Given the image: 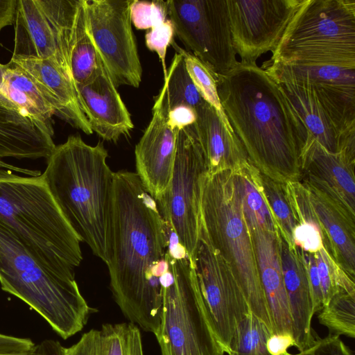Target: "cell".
<instances>
[{
  "label": "cell",
  "mask_w": 355,
  "mask_h": 355,
  "mask_svg": "<svg viewBox=\"0 0 355 355\" xmlns=\"http://www.w3.org/2000/svg\"><path fill=\"white\" fill-rule=\"evenodd\" d=\"M166 249L165 222L155 200L136 173L115 172L106 263L110 289L125 318L155 336L160 323Z\"/></svg>",
  "instance_id": "6da1fadb"
},
{
  "label": "cell",
  "mask_w": 355,
  "mask_h": 355,
  "mask_svg": "<svg viewBox=\"0 0 355 355\" xmlns=\"http://www.w3.org/2000/svg\"><path fill=\"white\" fill-rule=\"evenodd\" d=\"M220 102L249 162L282 183L301 179L309 133L279 85L256 63L215 74Z\"/></svg>",
  "instance_id": "7a4b0ae2"
},
{
  "label": "cell",
  "mask_w": 355,
  "mask_h": 355,
  "mask_svg": "<svg viewBox=\"0 0 355 355\" xmlns=\"http://www.w3.org/2000/svg\"><path fill=\"white\" fill-rule=\"evenodd\" d=\"M103 143L86 144L70 135L55 146L42 174L59 209L81 242L107 263L110 232L114 174Z\"/></svg>",
  "instance_id": "3957f363"
},
{
  "label": "cell",
  "mask_w": 355,
  "mask_h": 355,
  "mask_svg": "<svg viewBox=\"0 0 355 355\" xmlns=\"http://www.w3.org/2000/svg\"><path fill=\"white\" fill-rule=\"evenodd\" d=\"M0 223L46 269L75 279L81 242L51 194L42 174L31 177L0 169Z\"/></svg>",
  "instance_id": "277c9868"
},
{
  "label": "cell",
  "mask_w": 355,
  "mask_h": 355,
  "mask_svg": "<svg viewBox=\"0 0 355 355\" xmlns=\"http://www.w3.org/2000/svg\"><path fill=\"white\" fill-rule=\"evenodd\" d=\"M242 193L239 169L207 173L202 194L201 220L211 245L230 267L251 312L272 331L253 243L243 216Z\"/></svg>",
  "instance_id": "5b68a950"
},
{
  "label": "cell",
  "mask_w": 355,
  "mask_h": 355,
  "mask_svg": "<svg viewBox=\"0 0 355 355\" xmlns=\"http://www.w3.org/2000/svg\"><path fill=\"white\" fill-rule=\"evenodd\" d=\"M0 284L3 291L40 314L64 340L80 331L97 311L88 305L75 279L46 269L1 223Z\"/></svg>",
  "instance_id": "8992f818"
},
{
  "label": "cell",
  "mask_w": 355,
  "mask_h": 355,
  "mask_svg": "<svg viewBox=\"0 0 355 355\" xmlns=\"http://www.w3.org/2000/svg\"><path fill=\"white\" fill-rule=\"evenodd\" d=\"M166 270L162 278L161 355H225L202 301L194 263L168 224Z\"/></svg>",
  "instance_id": "52a82bcc"
},
{
  "label": "cell",
  "mask_w": 355,
  "mask_h": 355,
  "mask_svg": "<svg viewBox=\"0 0 355 355\" xmlns=\"http://www.w3.org/2000/svg\"><path fill=\"white\" fill-rule=\"evenodd\" d=\"M270 61L355 69V0H304Z\"/></svg>",
  "instance_id": "ba28073f"
},
{
  "label": "cell",
  "mask_w": 355,
  "mask_h": 355,
  "mask_svg": "<svg viewBox=\"0 0 355 355\" xmlns=\"http://www.w3.org/2000/svg\"><path fill=\"white\" fill-rule=\"evenodd\" d=\"M207 173L194 125L178 130L172 178L155 201L163 219L170 224L193 261L199 239L202 194Z\"/></svg>",
  "instance_id": "9c48e42d"
},
{
  "label": "cell",
  "mask_w": 355,
  "mask_h": 355,
  "mask_svg": "<svg viewBox=\"0 0 355 355\" xmlns=\"http://www.w3.org/2000/svg\"><path fill=\"white\" fill-rule=\"evenodd\" d=\"M168 16L175 35L214 73L223 74L238 63L227 0H168Z\"/></svg>",
  "instance_id": "30bf717a"
},
{
  "label": "cell",
  "mask_w": 355,
  "mask_h": 355,
  "mask_svg": "<svg viewBox=\"0 0 355 355\" xmlns=\"http://www.w3.org/2000/svg\"><path fill=\"white\" fill-rule=\"evenodd\" d=\"M193 263L210 324L229 355L237 326L252 312L230 267L211 245L202 220Z\"/></svg>",
  "instance_id": "8fae6325"
},
{
  "label": "cell",
  "mask_w": 355,
  "mask_h": 355,
  "mask_svg": "<svg viewBox=\"0 0 355 355\" xmlns=\"http://www.w3.org/2000/svg\"><path fill=\"white\" fill-rule=\"evenodd\" d=\"M84 1L89 33L114 85L139 87L142 67L132 28V0Z\"/></svg>",
  "instance_id": "7c38bea8"
},
{
  "label": "cell",
  "mask_w": 355,
  "mask_h": 355,
  "mask_svg": "<svg viewBox=\"0 0 355 355\" xmlns=\"http://www.w3.org/2000/svg\"><path fill=\"white\" fill-rule=\"evenodd\" d=\"M304 0H227L234 49L241 61L256 63L273 52Z\"/></svg>",
  "instance_id": "4fadbf2b"
},
{
  "label": "cell",
  "mask_w": 355,
  "mask_h": 355,
  "mask_svg": "<svg viewBox=\"0 0 355 355\" xmlns=\"http://www.w3.org/2000/svg\"><path fill=\"white\" fill-rule=\"evenodd\" d=\"M264 69L273 79L306 88L337 123L355 131V69L270 61Z\"/></svg>",
  "instance_id": "5bb4252c"
},
{
  "label": "cell",
  "mask_w": 355,
  "mask_h": 355,
  "mask_svg": "<svg viewBox=\"0 0 355 355\" xmlns=\"http://www.w3.org/2000/svg\"><path fill=\"white\" fill-rule=\"evenodd\" d=\"M152 118L135 146L137 174L156 200L172 178L176 150L177 131L168 123L166 83L156 97Z\"/></svg>",
  "instance_id": "9a60e30c"
},
{
  "label": "cell",
  "mask_w": 355,
  "mask_h": 355,
  "mask_svg": "<svg viewBox=\"0 0 355 355\" xmlns=\"http://www.w3.org/2000/svg\"><path fill=\"white\" fill-rule=\"evenodd\" d=\"M354 166L309 135L300 155V182L320 191L355 218Z\"/></svg>",
  "instance_id": "2e32d148"
},
{
  "label": "cell",
  "mask_w": 355,
  "mask_h": 355,
  "mask_svg": "<svg viewBox=\"0 0 355 355\" xmlns=\"http://www.w3.org/2000/svg\"><path fill=\"white\" fill-rule=\"evenodd\" d=\"M76 92L93 132L113 142L130 136L134 128L130 114L101 59L98 71L85 83L76 85Z\"/></svg>",
  "instance_id": "e0dca14e"
},
{
  "label": "cell",
  "mask_w": 355,
  "mask_h": 355,
  "mask_svg": "<svg viewBox=\"0 0 355 355\" xmlns=\"http://www.w3.org/2000/svg\"><path fill=\"white\" fill-rule=\"evenodd\" d=\"M253 243L259 279L268 306L272 334L293 336L292 322L281 267L279 231L246 224Z\"/></svg>",
  "instance_id": "ac0fdd59"
},
{
  "label": "cell",
  "mask_w": 355,
  "mask_h": 355,
  "mask_svg": "<svg viewBox=\"0 0 355 355\" xmlns=\"http://www.w3.org/2000/svg\"><path fill=\"white\" fill-rule=\"evenodd\" d=\"M274 80L281 87L309 135L328 151L340 154L355 165V131L346 130L337 123L304 87L287 80Z\"/></svg>",
  "instance_id": "d6986e66"
},
{
  "label": "cell",
  "mask_w": 355,
  "mask_h": 355,
  "mask_svg": "<svg viewBox=\"0 0 355 355\" xmlns=\"http://www.w3.org/2000/svg\"><path fill=\"white\" fill-rule=\"evenodd\" d=\"M195 112L193 125L206 159L208 174L239 170L249 162L225 112H219L205 101Z\"/></svg>",
  "instance_id": "ffe728a7"
},
{
  "label": "cell",
  "mask_w": 355,
  "mask_h": 355,
  "mask_svg": "<svg viewBox=\"0 0 355 355\" xmlns=\"http://www.w3.org/2000/svg\"><path fill=\"white\" fill-rule=\"evenodd\" d=\"M35 83L54 115L87 135L93 133L83 112L76 86L54 62L35 58L10 59Z\"/></svg>",
  "instance_id": "44dd1931"
},
{
  "label": "cell",
  "mask_w": 355,
  "mask_h": 355,
  "mask_svg": "<svg viewBox=\"0 0 355 355\" xmlns=\"http://www.w3.org/2000/svg\"><path fill=\"white\" fill-rule=\"evenodd\" d=\"M282 271L296 349L303 351L319 338L312 328L313 306L306 271L299 253L289 248L279 232Z\"/></svg>",
  "instance_id": "7402d4cb"
},
{
  "label": "cell",
  "mask_w": 355,
  "mask_h": 355,
  "mask_svg": "<svg viewBox=\"0 0 355 355\" xmlns=\"http://www.w3.org/2000/svg\"><path fill=\"white\" fill-rule=\"evenodd\" d=\"M13 24L15 45L11 59L51 60L76 86L70 68L60 54L53 30L37 0H17Z\"/></svg>",
  "instance_id": "603a6c76"
},
{
  "label": "cell",
  "mask_w": 355,
  "mask_h": 355,
  "mask_svg": "<svg viewBox=\"0 0 355 355\" xmlns=\"http://www.w3.org/2000/svg\"><path fill=\"white\" fill-rule=\"evenodd\" d=\"M305 186L326 236L327 252L340 267L354 279L355 218L320 191Z\"/></svg>",
  "instance_id": "cb8c5ba5"
},
{
  "label": "cell",
  "mask_w": 355,
  "mask_h": 355,
  "mask_svg": "<svg viewBox=\"0 0 355 355\" xmlns=\"http://www.w3.org/2000/svg\"><path fill=\"white\" fill-rule=\"evenodd\" d=\"M63 355H144L141 331L130 322L103 324L64 347Z\"/></svg>",
  "instance_id": "d4e9b609"
},
{
  "label": "cell",
  "mask_w": 355,
  "mask_h": 355,
  "mask_svg": "<svg viewBox=\"0 0 355 355\" xmlns=\"http://www.w3.org/2000/svg\"><path fill=\"white\" fill-rule=\"evenodd\" d=\"M53 129L29 121H0V159H46L53 151Z\"/></svg>",
  "instance_id": "484cf974"
},
{
  "label": "cell",
  "mask_w": 355,
  "mask_h": 355,
  "mask_svg": "<svg viewBox=\"0 0 355 355\" xmlns=\"http://www.w3.org/2000/svg\"><path fill=\"white\" fill-rule=\"evenodd\" d=\"M3 85L7 97L24 116L53 129L51 106L35 83L12 60L4 64Z\"/></svg>",
  "instance_id": "4316f807"
},
{
  "label": "cell",
  "mask_w": 355,
  "mask_h": 355,
  "mask_svg": "<svg viewBox=\"0 0 355 355\" xmlns=\"http://www.w3.org/2000/svg\"><path fill=\"white\" fill-rule=\"evenodd\" d=\"M69 64L76 88L92 78L100 68L101 58L87 28L84 0H79L78 6Z\"/></svg>",
  "instance_id": "83f0119b"
},
{
  "label": "cell",
  "mask_w": 355,
  "mask_h": 355,
  "mask_svg": "<svg viewBox=\"0 0 355 355\" xmlns=\"http://www.w3.org/2000/svg\"><path fill=\"white\" fill-rule=\"evenodd\" d=\"M257 182L281 236L291 249L295 250L293 233L297 223L285 183L274 180L259 171Z\"/></svg>",
  "instance_id": "f1b7e54d"
},
{
  "label": "cell",
  "mask_w": 355,
  "mask_h": 355,
  "mask_svg": "<svg viewBox=\"0 0 355 355\" xmlns=\"http://www.w3.org/2000/svg\"><path fill=\"white\" fill-rule=\"evenodd\" d=\"M37 2L50 24L62 57L69 67L71 41L79 0H37Z\"/></svg>",
  "instance_id": "f546056e"
},
{
  "label": "cell",
  "mask_w": 355,
  "mask_h": 355,
  "mask_svg": "<svg viewBox=\"0 0 355 355\" xmlns=\"http://www.w3.org/2000/svg\"><path fill=\"white\" fill-rule=\"evenodd\" d=\"M164 80L166 83L169 110L179 106L195 110L205 101L191 78L180 53L175 52Z\"/></svg>",
  "instance_id": "4dcf8cb0"
},
{
  "label": "cell",
  "mask_w": 355,
  "mask_h": 355,
  "mask_svg": "<svg viewBox=\"0 0 355 355\" xmlns=\"http://www.w3.org/2000/svg\"><path fill=\"white\" fill-rule=\"evenodd\" d=\"M330 334L355 337V294L339 291L318 313Z\"/></svg>",
  "instance_id": "1f68e13d"
},
{
  "label": "cell",
  "mask_w": 355,
  "mask_h": 355,
  "mask_svg": "<svg viewBox=\"0 0 355 355\" xmlns=\"http://www.w3.org/2000/svg\"><path fill=\"white\" fill-rule=\"evenodd\" d=\"M271 334L266 324L250 313L237 326L229 355H270L267 341Z\"/></svg>",
  "instance_id": "d6a6232c"
},
{
  "label": "cell",
  "mask_w": 355,
  "mask_h": 355,
  "mask_svg": "<svg viewBox=\"0 0 355 355\" xmlns=\"http://www.w3.org/2000/svg\"><path fill=\"white\" fill-rule=\"evenodd\" d=\"M171 46L184 60L186 68L202 98L219 112H225L217 92L215 74L191 53L179 46L174 40Z\"/></svg>",
  "instance_id": "836d02e7"
},
{
  "label": "cell",
  "mask_w": 355,
  "mask_h": 355,
  "mask_svg": "<svg viewBox=\"0 0 355 355\" xmlns=\"http://www.w3.org/2000/svg\"><path fill=\"white\" fill-rule=\"evenodd\" d=\"M167 16V1H132L131 21L139 30L151 29L165 21Z\"/></svg>",
  "instance_id": "e575fe53"
},
{
  "label": "cell",
  "mask_w": 355,
  "mask_h": 355,
  "mask_svg": "<svg viewBox=\"0 0 355 355\" xmlns=\"http://www.w3.org/2000/svg\"><path fill=\"white\" fill-rule=\"evenodd\" d=\"M174 28L171 20L152 28L145 35V43L149 50L155 52L162 63L164 78L167 76L166 55L168 46L173 41Z\"/></svg>",
  "instance_id": "d590c367"
},
{
  "label": "cell",
  "mask_w": 355,
  "mask_h": 355,
  "mask_svg": "<svg viewBox=\"0 0 355 355\" xmlns=\"http://www.w3.org/2000/svg\"><path fill=\"white\" fill-rule=\"evenodd\" d=\"M293 355H353V353L340 336L329 334L323 338H318L306 349Z\"/></svg>",
  "instance_id": "8d00e7d4"
},
{
  "label": "cell",
  "mask_w": 355,
  "mask_h": 355,
  "mask_svg": "<svg viewBox=\"0 0 355 355\" xmlns=\"http://www.w3.org/2000/svg\"><path fill=\"white\" fill-rule=\"evenodd\" d=\"M296 248L306 271L312 297L313 312L314 314L318 313L323 307V301L315 254Z\"/></svg>",
  "instance_id": "74e56055"
},
{
  "label": "cell",
  "mask_w": 355,
  "mask_h": 355,
  "mask_svg": "<svg viewBox=\"0 0 355 355\" xmlns=\"http://www.w3.org/2000/svg\"><path fill=\"white\" fill-rule=\"evenodd\" d=\"M4 64H0V121H31L24 116L21 110L13 104L7 97L3 85Z\"/></svg>",
  "instance_id": "f35d334b"
},
{
  "label": "cell",
  "mask_w": 355,
  "mask_h": 355,
  "mask_svg": "<svg viewBox=\"0 0 355 355\" xmlns=\"http://www.w3.org/2000/svg\"><path fill=\"white\" fill-rule=\"evenodd\" d=\"M196 120L195 110L187 106L176 107L168 111V123L175 130L192 125Z\"/></svg>",
  "instance_id": "ab89813d"
},
{
  "label": "cell",
  "mask_w": 355,
  "mask_h": 355,
  "mask_svg": "<svg viewBox=\"0 0 355 355\" xmlns=\"http://www.w3.org/2000/svg\"><path fill=\"white\" fill-rule=\"evenodd\" d=\"M294 346L291 334H272L267 341V349L270 355H293L288 350Z\"/></svg>",
  "instance_id": "60d3db41"
},
{
  "label": "cell",
  "mask_w": 355,
  "mask_h": 355,
  "mask_svg": "<svg viewBox=\"0 0 355 355\" xmlns=\"http://www.w3.org/2000/svg\"><path fill=\"white\" fill-rule=\"evenodd\" d=\"M17 0H0V30L13 24Z\"/></svg>",
  "instance_id": "b9f144b4"
},
{
  "label": "cell",
  "mask_w": 355,
  "mask_h": 355,
  "mask_svg": "<svg viewBox=\"0 0 355 355\" xmlns=\"http://www.w3.org/2000/svg\"><path fill=\"white\" fill-rule=\"evenodd\" d=\"M64 347L58 340L46 339L35 345V355H63Z\"/></svg>",
  "instance_id": "7bdbcfd3"
},
{
  "label": "cell",
  "mask_w": 355,
  "mask_h": 355,
  "mask_svg": "<svg viewBox=\"0 0 355 355\" xmlns=\"http://www.w3.org/2000/svg\"><path fill=\"white\" fill-rule=\"evenodd\" d=\"M0 355H35L34 350L30 353H21V354H0Z\"/></svg>",
  "instance_id": "ee69618b"
}]
</instances>
